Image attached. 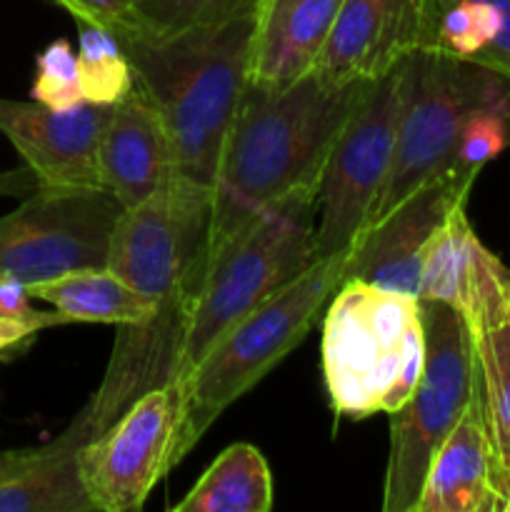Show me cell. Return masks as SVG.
Masks as SVG:
<instances>
[{"instance_id":"obj_12","label":"cell","mask_w":510,"mask_h":512,"mask_svg":"<svg viewBox=\"0 0 510 512\" xmlns=\"http://www.w3.org/2000/svg\"><path fill=\"white\" fill-rule=\"evenodd\" d=\"M475 178L478 173L455 165L368 225L350 250L343 280H363L418 298L425 248L445 215L458 203H468Z\"/></svg>"},{"instance_id":"obj_3","label":"cell","mask_w":510,"mask_h":512,"mask_svg":"<svg viewBox=\"0 0 510 512\" xmlns=\"http://www.w3.org/2000/svg\"><path fill=\"white\" fill-rule=\"evenodd\" d=\"M253 10L175 35L115 28L135 85L155 103L175 153V175L213 188L225 138L250 85Z\"/></svg>"},{"instance_id":"obj_23","label":"cell","mask_w":510,"mask_h":512,"mask_svg":"<svg viewBox=\"0 0 510 512\" xmlns=\"http://www.w3.org/2000/svg\"><path fill=\"white\" fill-rule=\"evenodd\" d=\"M80 85L88 103L118 105L135 90V73L118 35L103 25L75 20Z\"/></svg>"},{"instance_id":"obj_31","label":"cell","mask_w":510,"mask_h":512,"mask_svg":"<svg viewBox=\"0 0 510 512\" xmlns=\"http://www.w3.org/2000/svg\"><path fill=\"white\" fill-rule=\"evenodd\" d=\"M33 455V448L28 450H0V480L10 478L13 473H18L25 463Z\"/></svg>"},{"instance_id":"obj_27","label":"cell","mask_w":510,"mask_h":512,"mask_svg":"<svg viewBox=\"0 0 510 512\" xmlns=\"http://www.w3.org/2000/svg\"><path fill=\"white\" fill-rule=\"evenodd\" d=\"M55 3L63 5L75 20L115 30L128 23L138 0H55Z\"/></svg>"},{"instance_id":"obj_29","label":"cell","mask_w":510,"mask_h":512,"mask_svg":"<svg viewBox=\"0 0 510 512\" xmlns=\"http://www.w3.org/2000/svg\"><path fill=\"white\" fill-rule=\"evenodd\" d=\"M30 293L28 285L20 283V280H0V315L5 318H40L43 310H35L30 305Z\"/></svg>"},{"instance_id":"obj_5","label":"cell","mask_w":510,"mask_h":512,"mask_svg":"<svg viewBox=\"0 0 510 512\" xmlns=\"http://www.w3.org/2000/svg\"><path fill=\"white\" fill-rule=\"evenodd\" d=\"M353 250V248H350ZM348 253L318 258L303 275L230 325L183 380L175 463L195 448L225 408L293 353L345 278Z\"/></svg>"},{"instance_id":"obj_19","label":"cell","mask_w":510,"mask_h":512,"mask_svg":"<svg viewBox=\"0 0 510 512\" xmlns=\"http://www.w3.org/2000/svg\"><path fill=\"white\" fill-rule=\"evenodd\" d=\"M90 438L80 413L53 443L33 448L18 473L0 480V512H93L80 478V450Z\"/></svg>"},{"instance_id":"obj_4","label":"cell","mask_w":510,"mask_h":512,"mask_svg":"<svg viewBox=\"0 0 510 512\" xmlns=\"http://www.w3.org/2000/svg\"><path fill=\"white\" fill-rule=\"evenodd\" d=\"M425 368L420 300L343 280L323 323V375L338 415H393L413 395Z\"/></svg>"},{"instance_id":"obj_15","label":"cell","mask_w":510,"mask_h":512,"mask_svg":"<svg viewBox=\"0 0 510 512\" xmlns=\"http://www.w3.org/2000/svg\"><path fill=\"white\" fill-rule=\"evenodd\" d=\"M420 0H343L313 73L330 83L375 80L418 50Z\"/></svg>"},{"instance_id":"obj_8","label":"cell","mask_w":510,"mask_h":512,"mask_svg":"<svg viewBox=\"0 0 510 512\" xmlns=\"http://www.w3.org/2000/svg\"><path fill=\"white\" fill-rule=\"evenodd\" d=\"M425 368L413 395L390 415L383 512H415L430 460L475 398V348L455 308L420 300Z\"/></svg>"},{"instance_id":"obj_9","label":"cell","mask_w":510,"mask_h":512,"mask_svg":"<svg viewBox=\"0 0 510 512\" xmlns=\"http://www.w3.org/2000/svg\"><path fill=\"white\" fill-rule=\"evenodd\" d=\"M400 100L403 75L398 63L385 75L370 80L363 98L340 128L318 185V258L348 253L368 228L393 160Z\"/></svg>"},{"instance_id":"obj_17","label":"cell","mask_w":510,"mask_h":512,"mask_svg":"<svg viewBox=\"0 0 510 512\" xmlns=\"http://www.w3.org/2000/svg\"><path fill=\"white\" fill-rule=\"evenodd\" d=\"M343 0H260L250 85L288 88L313 73Z\"/></svg>"},{"instance_id":"obj_24","label":"cell","mask_w":510,"mask_h":512,"mask_svg":"<svg viewBox=\"0 0 510 512\" xmlns=\"http://www.w3.org/2000/svg\"><path fill=\"white\" fill-rule=\"evenodd\" d=\"M260 0H138L133 15L120 28L145 35H175L203 25L223 23L253 10Z\"/></svg>"},{"instance_id":"obj_13","label":"cell","mask_w":510,"mask_h":512,"mask_svg":"<svg viewBox=\"0 0 510 512\" xmlns=\"http://www.w3.org/2000/svg\"><path fill=\"white\" fill-rule=\"evenodd\" d=\"M113 105L53 110L35 100L0 98V133L13 143L40 188H100L98 140Z\"/></svg>"},{"instance_id":"obj_2","label":"cell","mask_w":510,"mask_h":512,"mask_svg":"<svg viewBox=\"0 0 510 512\" xmlns=\"http://www.w3.org/2000/svg\"><path fill=\"white\" fill-rule=\"evenodd\" d=\"M213 188L175 175L125 208L110 235L108 270L155 305L148 323L120 328L115 350L155 383L178 380V360L210 258Z\"/></svg>"},{"instance_id":"obj_6","label":"cell","mask_w":510,"mask_h":512,"mask_svg":"<svg viewBox=\"0 0 510 512\" xmlns=\"http://www.w3.org/2000/svg\"><path fill=\"white\" fill-rule=\"evenodd\" d=\"M315 213L318 190H300L265 208L210 253L180 348V383L230 325L318 260Z\"/></svg>"},{"instance_id":"obj_20","label":"cell","mask_w":510,"mask_h":512,"mask_svg":"<svg viewBox=\"0 0 510 512\" xmlns=\"http://www.w3.org/2000/svg\"><path fill=\"white\" fill-rule=\"evenodd\" d=\"M30 298L43 300L68 323H103L130 328L153 318L155 305L108 268H85L28 285Z\"/></svg>"},{"instance_id":"obj_7","label":"cell","mask_w":510,"mask_h":512,"mask_svg":"<svg viewBox=\"0 0 510 512\" xmlns=\"http://www.w3.org/2000/svg\"><path fill=\"white\" fill-rule=\"evenodd\" d=\"M400 75L403 100L393 160L368 225L385 218L420 185L455 168L460 130L473 110L510 103V80L438 50L408 53L400 60Z\"/></svg>"},{"instance_id":"obj_30","label":"cell","mask_w":510,"mask_h":512,"mask_svg":"<svg viewBox=\"0 0 510 512\" xmlns=\"http://www.w3.org/2000/svg\"><path fill=\"white\" fill-rule=\"evenodd\" d=\"M35 188H38V180H35V175L28 168L0 173V195L33 193Z\"/></svg>"},{"instance_id":"obj_32","label":"cell","mask_w":510,"mask_h":512,"mask_svg":"<svg viewBox=\"0 0 510 512\" xmlns=\"http://www.w3.org/2000/svg\"><path fill=\"white\" fill-rule=\"evenodd\" d=\"M503 512H510V495H508V503H505V510Z\"/></svg>"},{"instance_id":"obj_28","label":"cell","mask_w":510,"mask_h":512,"mask_svg":"<svg viewBox=\"0 0 510 512\" xmlns=\"http://www.w3.org/2000/svg\"><path fill=\"white\" fill-rule=\"evenodd\" d=\"M68 320L53 310V313H43L40 318H5L0 315V355L8 353V350L20 348L23 343H28L33 335H38L40 330L45 328H55V325H65Z\"/></svg>"},{"instance_id":"obj_26","label":"cell","mask_w":510,"mask_h":512,"mask_svg":"<svg viewBox=\"0 0 510 512\" xmlns=\"http://www.w3.org/2000/svg\"><path fill=\"white\" fill-rule=\"evenodd\" d=\"M510 145V103L485 105L465 118L460 130L455 165L480 173Z\"/></svg>"},{"instance_id":"obj_21","label":"cell","mask_w":510,"mask_h":512,"mask_svg":"<svg viewBox=\"0 0 510 512\" xmlns=\"http://www.w3.org/2000/svg\"><path fill=\"white\" fill-rule=\"evenodd\" d=\"M273 508V475L263 453L250 443L225 448L175 512H268Z\"/></svg>"},{"instance_id":"obj_25","label":"cell","mask_w":510,"mask_h":512,"mask_svg":"<svg viewBox=\"0 0 510 512\" xmlns=\"http://www.w3.org/2000/svg\"><path fill=\"white\" fill-rule=\"evenodd\" d=\"M30 95L35 103L53 110H70L85 103L78 50L70 45V40H53L40 50L35 58V78L30 85Z\"/></svg>"},{"instance_id":"obj_11","label":"cell","mask_w":510,"mask_h":512,"mask_svg":"<svg viewBox=\"0 0 510 512\" xmlns=\"http://www.w3.org/2000/svg\"><path fill=\"white\" fill-rule=\"evenodd\" d=\"M183 420V383L145 390L80 450V478L98 512L140 510L165 473L175 468Z\"/></svg>"},{"instance_id":"obj_16","label":"cell","mask_w":510,"mask_h":512,"mask_svg":"<svg viewBox=\"0 0 510 512\" xmlns=\"http://www.w3.org/2000/svg\"><path fill=\"white\" fill-rule=\"evenodd\" d=\"M95 163L100 188L123 208L143 203L175 178V153L163 115L138 85L110 108Z\"/></svg>"},{"instance_id":"obj_18","label":"cell","mask_w":510,"mask_h":512,"mask_svg":"<svg viewBox=\"0 0 510 512\" xmlns=\"http://www.w3.org/2000/svg\"><path fill=\"white\" fill-rule=\"evenodd\" d=\"M415 512H500L493 443L478 383L473 403L430 460Z\"/></svg>"},{"instance_id":"obj_1","label":"cell","mask_w":510,"mask_h":512,"mask_svg":"<svg viewBox=\"0 0 510 512\" xmlns=\"http://www.w3.org/2000/svg\"><path fill=\"white\" fill-rule=\"evenodd\" d=\"M368 83L310 73L280 90L248 85L215 173L210 253L270 205L318 190L330 148Z\"/></svg>"},{"instance_id":"obj_14","label":"cell","mask_w":510,"mask_h":512,"mask_svg":"<svg viewBox=\"0 0 510 512\" xmlns=\"http://www.w3.org/2000/svg\"><path fill=\"white\" fill-rule=\"evenodd\" d=\"M510 270L475 235L465 203H458L425 248L418 300L458 310L470 333L508 320Z\"/></svg>"},{"instance_id":"obj_33","label":"cell","mask_w":510,"mask_h":512,"mask_svg":"<svg viewBox=\"0 0 510 512\" xmlns=\"http://www.w3.org/2000/svg\"><path fill=\"white\" fill-rule=\"evenodd\" d=\"M508 323H510V295H508Z\"/></svg>"},{"instance_id":"obj_10","label":"cell","mask_w":510,"mask_h":512,"mask_svg":"<svg viewBox=\"0 0 510 512\" xmlns=\"http://www.w3.org/2000/svg\"><path fill=\"white\" fill-rule=\"evenodd\" d=\"M123 205L103 188H35L0 218V280L43 283L108 268L110 235Z\"/></svg>"},{"instance_id":"obj_22","label":"cell","mask_w":510,"mask_h":512,"mask_svg":"<svg viewBox=\"0 0 510 512\" xmlns=\"http://www.w3.org/2000/svg\"><path fill=\"white\" fill-rule=\"evenodd\" d=\"M473 335L475 383L495 455V490L500 512L510 495V323Z\"/></svg>"}]
</instances>
